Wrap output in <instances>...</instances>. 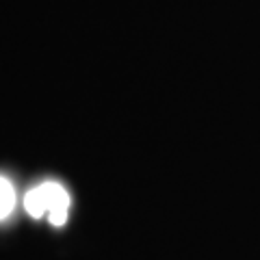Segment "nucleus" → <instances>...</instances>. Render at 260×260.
Returning <instances> with one entry per match:
<instances>
[{"label": "nucleus", "mask_w": 260, "mask_h": 260, "mask_svg": "<svg viewBox=\"0 0 260 260\" xmlns=\"http://www.w3.org/2000/svg\"><path fill=\"white\" fill-rule=\"evenodd\" d=\"M50 184V208H48V219L52 225H63L68 221V210H70V195L59 182L48 180Z\"/></svg>", "instance_id": "nucleus-1"}, {"label": "nucleus", "mask_w": 260, "mask_h": 260, "mask_svg": "<svg viewBox=\"0 0 260 260\" xmlns=\"http://www.w3.org/2000/svg\"><path fill=\"white\" fill-rule=\"evenodd\" d=\"M13 206H15V191H13V184L7 180L5 176H0V221L7 219L13 213Z\"/></svg>", "instance_id": "nucleus-3"}, {"label": "nucleus", "mask_w": 260, "mask_h": 260, "mask_svg": "<svg viewBox=\"0 0 260 260\" xmlns=\"http://www.w3.org/2000/svg\"><path fill=\"white\" fill-rule=\"evenodd\" d=\"M24 208H26L30 217H44V213L48 215V208H50V184L42 182L35 189H30L26 198H24Z\"/></svg>", "instance_id": "nucleus-2"}]
</instances>
